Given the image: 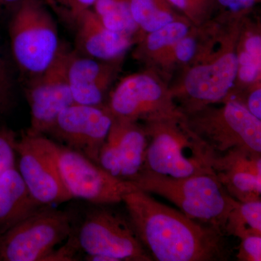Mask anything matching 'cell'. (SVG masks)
I'll list each match as a JSON object with an SVG mask.
<instances>
[{"label":"cell","instance_id":"cell-9","mask_svg":"<svg viewBox=\"0 0 261 261\" xmlns=\"http://www.w3.org/2000/svg\"><path fill=\"white\" fill-rule=\"evenodd\" d=\"M107 106L114 118L142 123L185 118L166 81L150 69L121 80Z\"/></svg>","mask_w":261,"mask_h":261},{"label":"cell","instance_id":"cell-22","mask_svg":"<svg viewBox=\"0 0 261 261\" xmlns=\"http://www.w3.org/2000/svg\"><path fill=\"white\" fill-rule=\"evenodd\" d=\"M225 232L241 240L248 235H261V201L240 202L228 215Z\"/></svg>","mask_w":261,"mask_h":261},{"label":"cell","instance_id":"cell-4","mask_svg":"<svg viewBox=\"0 0 261 261\" xmlns=\"http://www.w3.org/2000/svg\"><path fill=\"white\" fill-rule=\"evenodd\" d=\"M142 124L148 137L144 171L171 178L216 174V154L189 128L186 117Z\"/></svg>","mask_w":261,"mask_h":261},{"label":"cell","instance_id":"cell-12","mask_svg":"<svg viewBox=\"0 0 261 261\" xmlns=\"http://www.w3.org/2000/svg\"><path fill=\"white\" fill-rule=\"evenodd\" d=\"M68 50L61 46L47 69L32 77L25 88L31 111L28 135H47L60 113L74 104L67 77Z\"/></svg>","mask_w":261,"mask_h":261},{"label":"cell","instance_id":"cell-7","mask_svg":"<svg viewBox=\"0 0 261 261\" xmlns=\"http://www.w3.org/2000/svg\"><path fill=\"white\" fill-rule=\"evenodd\" d=\"M68 211L43 206L0 236V260L47 261L73 232Z\"/></svg>","mask_w":261,"mask_h":261},{"label":"cell","instance_id":"cell-28","mask_svg":"<svg viewBox=\"0 0 261 261\" xmlns=\"http://www.w3.org/2000/svg\"><path fill=\"white\" fill-rule=\"evenodd\" d=\"M64 246L57 248L49 256L47 261H73L79 260V251H82L77 240L75 233L72 232L69 238L67 239Z\"/></svg>","mask_w":261,"mask_h":261},{"label":"cell","instance_id":"cell-26","mask_svg":"<svg viewBox=\"0 0 261 261\" xmlns=\"http://www.w3.org/2000/svg\"><path fill=\"white\" fill-rule=\"evenodd\" d=\"M15 103L13 78L0 53V114L9 113L14 107Z\"/></svg>","mask_w":261,"mask_h":261},{"label":"cell","instance_id":"cell-11","mask_svg":"<svg viewBox=\"0 0 261 261\" xmlns=\"http://www.w3.org/2000/svg\"><path fill=\"white\" fill-rule=\"evenodd\" d=\"M53 143L44 135L25 133L15 146L18 172L33 197L43 206L73 199L62 180Z\"/></svg>","mask_w":261,"mask_h":261},{"label":"cell","instance_id":"cell-5","mask_svg":"<svg viewBox=\"0 0 261 261\" xmlns=\"http://www.w3.org/2000/svg\"><path fill=\"white\" fill-rule=\"evenodd\" d=\"M187 113L189 128L214 154L233 149L261 153V120L254 116L238 99L223 102Z\"/></svg>","mask_w":261,"mask_h":261},{"label":"cell","instance_id":"cell-10","mask_svg":"<svg viewBox=\"0 0 261 261\" xmlns=\"http://www.w3.org/2000/svg\"><path fill=\"white\" fill-rule=\"evenodd\" d=\"M53 141L60 174L72 198L109 205L122 202L125 195L138 190L132 182L115 177L83 154Z\"/></svg>","mask_w":261,"mask_h":261},{"label":"cell","instance_id":"cell-19","mask_svg":"<svg viewBox=\"0 0 261 261\" xmlns=\"http://www.w3.org/2000/svg\"><path fill=\"white\" fill-rule=\"evenodd\" d=\"M192 25L183 18L166 24L154 32L147 33L139 38L135 58L144 62L147 69L155 71L171 49L190 32Z\"/></svg>","mask_w":261,"mask_h":261},{"label":"cell","instance_id":"cell-13","mask_svg":"<svg viewBox=\"0 0 261 261\" xmlns=\"http://www.w3.org/2000/svg\"><path fill=\"white\" fill-rule=\"evenodd\" d=\"M113 120L114 117L106 105L74 103L60 113L47 135L58 141L57 143L80 152L98 164L99 152Z\"/></svg>","mask_w":261,"mask_h":261},{"label":"cell","instance_id":"cell-30","mask_svg":"<svg viewBox=\"0 0 261 261\" xmlns=\"http://www.w3.org/2000/svg\"><path fill=\"white\" fill-rule=\"evenodd\" d=\"M260 0H216L229 13V18H243Z\"/></svg>","mask_w":261,"mask_h":261},{"label":"cell","instance_id":"cell-23","mask_svg":"<svg viewBox=\"0 0 261 261\" xmlns=\"http://www.w3.org/2000/svg\"><path fill=\"white\" fill-rule=\"evenodd\" d=\"M182 16L196 27L208 23L219 8L216 0H167Z\"/></svg>","mask_w":261,"mask_h":261},{"label":"cell","instance_id":"cell-8","mask_svg":"<svg viewBox=\"0 0 261 261\" xmlns=\"http://www.w3.org/2000/svg\"><path fill=\"white\" fill-rule=\"evenodd\" d=\"M75 235L87 260H153L129 219L104 207L89 211Z\"/></svg>","mask_w":261,"mask_h":261},{"label":"cell","instance_id":"cell-27","mask_svg":"<svg viewBox=\"0 0 261 261\" xmlns=\"http://www.w3.org/2000/svg\"><path fill=\"white\" fill-rule=\"evenodd\" d=\"M238 255L240 260H261V235L252 234L242 238Z\"/></svg>","mask_w":261,"mask_h":261},{"label":"cell","instance_id":"cell-18","mask_svg":"<svg viewBox=\"0 0 261 261\" xmlns=\"http://www.w3.org/2000/svg\"><path fill=\"white\" fill-rule=\"evenodd\" d=\"M42 207L29 191L16 168L0 176V236Z\"/></svg>","mask_w":261,"mask_h":261},{"label":"cell","instance_id":"cell-20","mask_svg":"<svg viewBox=\"0 0 261 261\" xmlns=\"http://www.w3.org/2000/svg\"><path fill=\"white\" fill-rule=\"evenodd\" d=\"M129 5L132 17L140 32L145 34L185 18L176 13L167 0H129Z\"/></svg>","mask_w":261,"mask_h":261},{"label":"cell","instance_id":"cell-24","mask_svg":"<svg viewBox=\"0 0 261 261\" xmlns=\"http://www.w3.org/2000/svg\"><path fill=\"white\" fill-rule=\"evenodd\" d=\"M96 0H44V4L67 27L75 29L79 20L87 10L93 7Z\"/></svg>","mask_w":261,"mask_h":261},{"label":"cell","instance_id":"cell-14","mask_svg":"<svg viewBox=\"0 0 261 261\" xmlns=\"http://www.w3.org/2000/svg\"><path fill=\"white\" fill-rule=\"evenodd\" d=\"M148 137L139 122L114 118L98 164L110 174L132 181L144 171Z\"/></svg>","mask_w":261,"mask_h":261},{"label":"cell","instance_id":"cell-21","mask_svg":"<svg viewBox=\"0 0 261 261\" xmlns=\"http://www.w3.org/2000/svg\"><path fill=\"white\" fill-rule=\"evenodd\" d=\"M93 7V11L106 28L134 38L140 34L132 17L129 0H96Z\"/></svg>","mask_w":261,"mask_h":261},{"label":"cell","instance_id":"cell-15","mask_svg":"<svg viewBox=\"0 0 261 261\" xmlns=\"http://www.w3.org/2000/svg\"><path fill=\"white\" fill-rule=\"evenodd\" d=\"M122 60L105 61L68 50L67 77L75 104L101 106L120 71Z\"/></svg>","mask_w":261,"mask_h":261},{"label":"cell","instance_id":"cell-31","mask_svg":"<svg viewBox=\"0 0 261 261\" xmlns=\"http://www.w3.org/2000/svg\"><path fill=\"white\" fill-rule=\"evenodd\" d=\"M23 1V0H0V9L15 8V10Z\"/></svg>","mask_w":261,"mask_h":261},{"label":"cell","instance_id":"cell-3","mask_svg":"<svg viewBox=\"0 0 261 261\" xmlns=\"http://www.w3.org/2000/svg\"><path fill=\"white\" fill-rule=\"evenodd\" d=\"M130 182L141 191L167 199L190 219L222 233L236 205L237 200L228 195L216 174L171 178L143 171Z\"/></svg>","mask_w":261,"mask_h":261},{"label":"cell","instance_id":"cell-1","mask_svg":"<svg viewBox=\"0 0 261 261\" xmlns=\"http://www.w3.org/2000/svg\"><path fill=\"white\" fill-rule=\"evenodd\" d=\"M130 224L153 260L214 261L224 258V233L200 224L140 190L123 197Z\"/></svg>","mask_w":261,"mask_h":261},{"label":"cell","instance_id":"cell-6","mask_svg":"<svg viewBox=\"0 0 261 261\" xmlns=\"http://www.w3.org/2000/svg\"><path fill=\"white\" fill-rule=\"evenodd\" d=\"M10 37L15 62L31 77L47 69L61 47L56 21L41 0H23L17 7Z\"/></svg>","mask_w":261,"mask_h":261},{"label":"cell","instance_id":"cell-29","mask_svg":"<svg viewBox=\"0 0 261 261\" xmlns=\"http://www.w3.org/2000/svg\"><path fill=\"white\" fill-rule=\"evenodd\" d=\"M243 91H247V94H245V97L243 98L236 99H238L240 102L243 103L244 106L247 108V109L254 116L261 120L260 81V82H256V83L252 84L251 86L244 89Z\"/></svg>","mask_w":261,"mask_h":261},{"label":"cell","instance_id":"cell-17","mask_svg":"<svg viewBox=\"0 0 261 261\" xmlns=\"http://www.w3.org/2000/svg\"><path fill=\"white\" fill-rule=\"evenodd\" d=\"M76 50L82 56L99 61L123 59L135 38L106 28L93 10H87L75 27Z\"/></svg>","mask_w":261,"mask_h":261},{"label":"cell","instance_id":"cell-2","mask_svg":"<svg viewBox=\"0 0 261 261\" xmlns=\"http://www.w3.org/2000/svg\"><path fill=\"white\" fill-rule=\"evenodd\" d=\"M242 19L230 18L224 29L212 27L211 21L200 51L183 68L178 83L170 87L175 102H180L179 108L185 114L223 102L232 93L238 72L237 43Z\"/></svg>","mask_w":261,"mask_h":261},{"label":"cell","instance_id":"cell-25","mask_svg":"<svg viewBox=\"0 0 261 261\" xmlns=\"http://www.w3.org/2000/svg\"><path fill=\"white\" fill-rule=\"evenodd\" d=\"M16 135L7 128H0V176L8 170L16 168Z\"/></svg>","mask_w":261,"mask_h":261},{"label":"cell","instance_id":"cell-16","mask_svg":"<svg viewBox=\"0 0 261 261\" xmlns=\"http://www.w3.org/2000/svg\"><path fill=\"white\" fill-rule=\"evenodd\" d=\"M212 168L228 195L240 202L260 200V154L233 149L216 154Z\"/></svg>","mask_w":261,"mask_h":261}]
</instances>
